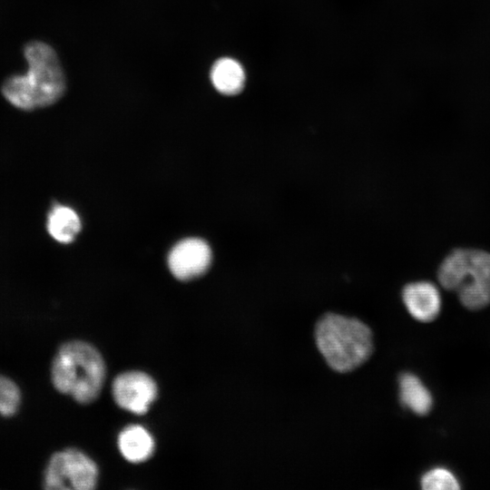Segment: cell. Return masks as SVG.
<instances>
[{"mask_svg":"<svg viewBox=\"0 0 490 490\" xmlns=\"http://www.w3.org/2000/svg\"><path fill=\"white\" fill-rule=\"evenodd\" d=\"M46 229L60 243H70L81 230V220L70 207L55 204L47 216Z\"/></svg>","mask_w":490,"mask_h":490,"instance_id":"obj_12","label":"cell"},{"mask_svg":"<svg viewBox=\"0 0 490 490\" xmlns=\"http://www.w3.org/2000/svg\"><path fill=\"white\" fill-rule=\"evenodd\" d=\"M211 250L205 240L189 238L172 249L168 265L176 279L190 280L204 274L211 266Z\"/></svg>","mask_w":490,"mask_h":490,"instance_id":"obj_7","label":"cell"},{"mask_svg":"<svg viewBox=\"0 0 490 490\" xmlns=\"http://www.w3.org/2000/svg\"><path fill=\"white\" fill-rule=\"evenodd\" d=\"M97 478L95 463L83 452L68 448L51 456L43 484L48 490H91L96 486Z\"/></svg>","mask_w":490,"mask_h":490,"instance_id":"obj_5","label":"cell"},{"mask_svg":"<svg viewBox=\"0 0 490 490\" xmlns=\"http://www.w3.org/2000/svg\"><path fill=\"white\" fill-rule=\"evenodd\" d=\"M317 347L328 365L338 372H348L371 355L370 328L359 319L339 314L323 316L316 326Z\"/></svg>","mask_w":490,"mask_h":490,"instance_id":"obj_3","label":"cell"},{"mask_svg":"<svg viewBox=\"0 0 490 490\" xmlns=\"http://www.w3.org/2000/svg\"><path fill=\"white\" fill-rule=\"evenodd\" d=\"M154 446L152 435L139 425L126 426L118 436L121 454L132 463H141L149 459L154 452Z\"/></svg>","mask_w":490,"mask_h":490,"instance_id":"obj_9","label":"cell"},{"mask_svg":"<svg viewBox=\"0 0 490 490\" xmlns=\"http://www.w3.org/2000/svg\"><path fill=\"white\" fill-rule=\"evenodd\" d=\"M425 490H456L460 488L459 481L452 471L437 466L426 472L420 480Z\"/></svg>","mask_w":490,"mask_h":490,"instance_id":"obj_13","label":"cell"},{"mask_svg":"<svg viewBox=\"0 0 490 490\" xmlns=\"http://www.w3.org/2000/svg\"><path fill=\"white\" fill-rule=\"evenodd\" d=\"M402 299L409 314L418 321L430 322L440 313L439 290L429 281H416L406 285Z\"/></svg>","mask_w":490,"mask_h":490,"instance_id":"obj_8","label":"cell"},{"mask_svg":"<svg viewBox=\"0 0 490 490\" xmlns=\"http://www.w3.org/2000/svg\"><path fill=\"white\" fill-rule=\"evenodd\" d=\"M438 280L457 293L469 309H480L490 303V254L478 250H456L441 263Z\"/></svg>","mask_w":490,"mask_h":490,"instance_id":"obj_4","label":"cell"},{"mask_svg":"<svg viewBox=\"0 0 490 490\" xmlns=\"http://www.w3.org/2000/svg\"><path fill=\"white\" fill-rule=\"evenodd\" d=\"M21 402V392L17 385L9 377L0 375V415L12 416Z\"/></svg>","mask_w":490,"mask_h":490,"instance_id":"obj_14","label":"cell"},{"mask_svg":"<svg viewBox=\"0 0 490 490\" xmlns=\"http://www.w3.org/2000/svg\"><path fill=\"white\" fill-rule=\"evenodd\" d=\"M116 404L132 413L142 415L157 397L155 381L142 371H127L117 376L113 383Z\"/></svg>","mask_w":490,"mask_h":490,"instance_id":"obj_6","label":"cell"},{"mask_svg":"<svg viewBox=\"0 0 490 490\" xmlns=\"http://www.w3.org/2000/svg\"><path fill=\"white\" fill-rule=\"evenodd\" d=\"M211 80L214 88L224 95L240 93L245 84V72L242 65L230 57L217 60L211 70Z\"/></svg>","mask_w":490,"mask_h":490,"instance_id":"obj_10","label":"cell"},{"mask_svg":"<svg viewBox=\"0 0 490 490\" xmlns=\"http://www.w3.org/2000/svg\"><path fill=\"white\" fill-rule=\"evenodd\" d=\"M105 377V365L99 351L79 340L63 344L51 368L54 387L82 404L99 396Z\"/></svg>","mask_w":490,"mask_h":490,"instance_id":"obj_2","label":"cell"},{"mask_svg":"<svg viewBox=\"0 0 490 490\" xmlns=\"http://www.w3.org/2000/svg\"><path fill=\"white\" fill-rule=\"evenodd\" d=\"M401 404L416 415L427 414L433 406V397L427 387L412 373H403L398 379Z\"/></svg>","mask_w":490,"mask_h":490,"instance_id":"obj_11","label":"cell"},{"mask_svg":"<svg viewBox=\"0 0 490 490\" xmlns=\"http://www.w3.org/2000/svg\"><path fill=\"white\" fill-rule=\"evenodd\" d=\"M27 72L7 78L2 87L5 98L23 111H34L56 103L65 91L64 74L54 50L34 41L24 47Z\"/></svg>","mask_w":490,"mask_h":490,"instance_id":"obj_1","label":"cell"}]
</instances>
